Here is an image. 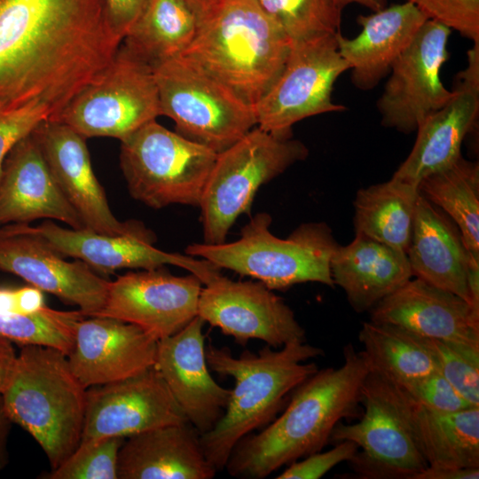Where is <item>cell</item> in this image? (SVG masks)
Here are the masks:
<instances>
[{
    "label": "cell",
    "mask_w": 479,
    "mask_h": 479,
    "mask_svg": "<svg viewBox=\"0 0 479 479\" xmlns=\"http://www.w3.org/2000/svg\"><path fill=\"white\" fill-rule=\"evenodd\" d=\"M358 451V447L350 441H342L324 452H317L302 460L289 465L277 479H319L336 465L350 461Z\"/></svg>",
    "instance_id": "cell-40"
},
{
    "label": "cell",
    "mask_w": 479,
    "mask_h": 479,
    "mask_svg": "<svg viewBox=\"0 0 479 479\" xmlns=\"http://www.w3.org/2000/svg\"><path fill=\"white\" fill-rule=\"evenodd\" d=\"M416 6L428 20L479 43V0H403Z\"/></svg>",
    "instance_id": "cell-38"
},
{
    "label": "cell",
    "mask_w": 479,
    "mask_h": 479,
    "mask_svg": "<svg viewBox=\"0 0 479 479\" xmlns=\"http://www.w3.org/2000/svg\"><path fill=\"white\" fill-rule=\"evenodd\" d=\"M370 320L420 337L479 346V314L460 296L411 279L370 310Z\"/></svg>",
    "instance_id": "cell-23"
},
{
    "label": "cell",
    "mask_w": 479,
    "mask_h": 479,
    "mask_svg": "<svg viewBox=\"0 0 479 479\" xmlns=\"http://www.w3.org/2000/svg\"><path fill=\"white\" fill-rule=\"evenodd\" d=\"M419 193L459 227L467 249L479 253V164L462 155L418 185Z\"/></svg>",
    "instance_id": "cell-33"
},
{
    "label": "cell",
    "mask_w": 479,
    "mask_h": 479,
    "mask_svg": "<svg viewBox=\"0 0 479 479\" xmlns=\"http://www.w3.org/2000/svg\"><path fill=\"white\" fill-rule=\"evenodd\" d=\"M427 20L416 6L404 2L359 15L362 29L353 38L338 32V52L351 72L352 83L361 90L378 85Z\"/></svg>",
    "instance_id": "cell-25"
},
{
    "label": "cell",
    "mask_w": 479,
    "mask_h": 479,
    "mask_svg": "<svg viewBox=\"0 0 479 479\" xmlns=\"http://www.w3.org/2000/svg\"><path fill=\"white\" fill-rule=\"evenodd\" d=\"M291 45L255 0H216L181 56L254 107L280 74Z\"/></svg>",
    "instance_id": "cell-4"
},
{
    "label": "cell",
    "mask_w": 479,
    "mask_h": 479,
    "mask_svg": "<svg viewBox=\"0 0 479 479\" xmlns=\"http://www.w3.org/2000/svg\"><path fill=\"white\" fill-rule=\"evenodd\" d=\"M84 315L44 306L31 314L0 310V335L13 343L55 348L67 356L74 344L75 326Z\"/></svg>",
    "instance_id": "cell-34"
},
{
    "label": "cell",
    "mask_w": 479,
    "mask_h": 479,
    "mask_svg": "<svg viewBox=\"0 0 479 479\" xmlns=\"http://www.w3.org/2000/svg\"><path fill=\"white\" fill-rule=\"evenodd\" d=\"M30 229L64 257L81 260L96 272L175 265L197 276L203 285L220 274V269L206 260L156 248L153 232L137 221L128 232L116 235L65 228L51 220Z\"/></svg>",
    "instance_id": "cell-16"
},
{
    "label": "cell",
    "mask_w": 479,
    "mask_h": 479,
    "mask_svg": "<svg viewBox=\"0 0 479 479\" xmlns=\"http://www.w3.org/2000/svg\"><path fill=\"white\" fill-rule=\"evenodd\" d=\"M194 12L198 20L204 17L215 5L216 0H185Z\"/></svg>",
    "instance_id": "cell-48"
},
{
    "label": "cell",
    "mask_w": 479,
    "mask_h": 479,
    "mask_svg": "<svg viewBox=\"0 0 479 479\" xmlns=\"http://www.w3.org/2000/svg\"><path fill=\"white\" fill-rule=\"evenodd\" d=\"M451 32L444 25L427 20L396 59L377 100L382 126L409 134L451 99L453 91L441 80V69L449 58Z\"/></svg>",
    "instance_id": "cell-13"
},
{
    "label": "cell",
    "mask_w": 479,
    "mask_h": 479,
    "mask_svg": "<svg viewBox=\"0 0 479 479\" xmlns=\"http://www.w3.org/2000/svg\"><path fill=\"white\" fill-rule=\"evenodd\" d=\"M271 224L268 213H257L241 228L239 240L221 244L193 243L186 247L185 254L219 269L252 277L271 290L306 282L335 287L330 260L338 243L327 224H302L287 239L273 235Z\"/></svg>",
    "instance_id": "cell-6"
},
{
    "label": "cell",
    "mask_w": 479,
    "mask_h": 479,
    "mask_svg": "<svg viewBox=\"0 0 479 479\" xmlns=\"http://www.w3.org/2000/svg\"><path fill=\"white\" fill-rule=\"evenodd\" d=\"M330 271L357 313L369 311L412 278L405 252L359 234L348 245H338Z\"/></svg>",
    "instance_id": "cell-28"
},
{
    "label": "cell",
    "mask_w": 479,
    "mask_h": 479,
    "mask_svg": "<svg viewBox=\"0 0 479 479\" xmlns=\"http://www.w3.org/2000/svg\"><path fill=\"white\" fill-rule=\"evenodd\" d=\"M11 380L2 392L12 421L40 445L51 469L82 440L87 389L71 370L67 356L43 345H22Z\"/></svg>",
    "instance_id": "cell-5"
},
{
    "label": "cell",
    "mask_w": 479,
    "mask_h": 479,
    "mask_svg": "<svg viewBox=\"0 0 479 479\" xmlns=\"http://www.w3.org/2000/svg\"><path fill=\"white\" fill-rule=\"evenodd\" d=\"M205 352L210 371L234 380L223 417L200 435L204 454L221 471L238 442L272 421L288 395L318 370L308 361L324 352L305 342L279 349L266 345L257 353L246 349L240 357H234L227 347L208 343Z\"/></svg>",
    "instance_id": "cell-3"
},
{
    "label": "cell",
    "mask_w": 479,
    "mask_h": 479,
    "mask_svg": "<svg viewBox=\"0 0 479 479\" xmlns=\"http://www.w3.org/2000/svg\"><path fill=\"white\" fill-rule=\"evenodd\" d=\"M149 0H104L109 20L123 39Z\"/></svg>",
    "instance_id": "cell-42"
},
{
    "label": "cell",
    "mask_w": 479,
    "mask_h": 479,
    "mask_svg": "<svg viewBox=\"0 0 479 479\" xmlns=\"http://www.w3.org/2000/svg\"><path fill=\"white\" fill-rule=\"evenodd\" d=\"M358 340L370 369L400 388L439 372L427 340L397 326L364 322Z\"/></svg>",
    "instance_id": "cell-32"
},
{
    "label": "cell",
    "mask_w": 479,
    "mask_h": 479,
    "mask_svg": "<svg viewBox=\"0 0 479 479\" xmlns=\"http://www.w3.org/2000/svg\"><path fill=\"white\" fill-rule=\"evenodd\" d=\"M197 25L198 19L185 0H149L122 43L154 68L187 49Z\"/></svg>",
    "instance_id": "cell-31"
},
{
    "label": "cell",
    "mask_w": 479,
    "mask_h": 479,
    "mask_svg": "<svg viewBox=\"0 0 479 479\" xmlns=\"http://www.w3.org/2000/svg\"><path fill=\"white\" fill-rule=\"evenodd\" d=\"M202 285L194 274L175 276L165 266L130 271L110 281L106 302L95 316L134 324L159 341L197 316Z\"/></svg>",
    "instance_id": "cell-17"
},
{
    "label": "cell",
    "mask_w": 479,
    "mask_h": 479,
    "mask_svg": "<svg viewBox=\"0 0 479 479\" xmlns=\"http://www.w3.org/2000/svg\"><path fill=\"white\" fill-rule=\"evenodd\" d=\"M406 255L412 277L470 303L467 283L468 251L462 234L444 211L420 194Z\"/></svg>",
    "instance_id": "cell-27"
},
{
    "label": "cell",
    "mask_w": 479,
    "mask_h": 479,
    "mask_svg": "<svg viewBox=\"0 0 479 479\" xmlns=\"http://www.w3.org/2000/svg\"><path fill=\"white\" fill-rule=\"evenodd\" d=\"M12 424V421L5 411L3 396L2 393H0V471L3 470L9 462L7 443Z\"/></svg>",
    "instance_id": "cell-46"
},
{
    "label": "cell",
    "mask_w": 479,
    "mask_h": 479,
    "mask_svg": "<svg viewBox=\"0 0 479 479\" xmlns=\"http://www.w3.org/2000/svg\"><path fill=\"white\" fill-rule=\"evenodd\" d=\"M458 78L451 99L419 123L413 147L393 177L418 186L461 156L463 140L479 113V43L468 51L467 66Z\"/></svg>",
    "instance_id": "cell-20"
},
{
    "label": "cell",
    "mask_w": 479,
    "mask_h": 479,
    "mask_svg": "<svg viewBox=\"0 0 479 479\" xmlns=\"http://www.w3.org/2000/svg\"><path fill=\"white\" fill-rule=\"evenodd\" d=\"M334 5L341 12L352 4H357L365 6L373 12H377L387 6V0H332Z\"/></svg>",
    "instance_id": "cell-47"
},
{
    "label": "cell",
    "mask_w": 479,
    "mask_h": 479,
    "mask_svg": "<svg viewBox=\"0 0 479 479\" xmlns=\"http://www.w3.org/2000/svg\"><path fill=\"white\" fill-rule=\"evenodd\" d=\"M48 119L42 108L34 106L0 111V175L12 149Z\"/></svg>",
    "instance_id": "cell-41"
},
{
    "label": "cell",
    "mask_w": 479,
    "mask_h": 479,
    "mask_svg": "<svg viewBox=\"0 0 479 479\" xmlns=\"http://www.w3.org/2000/svg\"><path fill=\"white\" fill-rule=\"evenodd\" d=\"M308 154L300 140L257 126L217 153L199 205L203 243L225 242L237 218L249 213L258 189Z\"/></svg>",
    "instance_id": "cell-7"
},
{
    "label": "cell",
    "mask_w": 479,
    "mask_h": 479,
    "mask_svg": "<svg viewBox=\"0 0 479 479\" xmlns=\"http://www.w3.org/2000/svg\"><path fill=\"white\" fill-rule=\"evenodd\" d=\"M467 283L470 304L474 311L479 314V253L468 251Z\"/></svg>",
    "instance_id": "cell-45"
},
{
    "label": "cell",
    "mask_w": 479,
    "mask_h": 479,
    "mask_svg": "<svg viewBox=\"0 0 479 479\" xmlns=\"http://www.w3.org/2000/svg\"><path fill=\"white\" fill-rule=\"evenodd\" d=\"M158 340L117 318L84 316L75 326L67 356L72 372L86 388L136 376L155 366Z\"/></svg>",
    "instance_id": "cell-19"
},
{
    "label": "cell",
    "mask_w": 479,
    "mask_h": 479,
    "mask_svg": "<svg viewBox=\"0 0 479 479\" xmlns=\"http://www.w3.org/2000/svg\"><path fill=\"white\" fill-rule=\"evenodd\" d=\"M0 271L77 306L84 316L101 310L110 283L82 261H67L27 224L0 226Z\"/></svg>",
    "instance_id": "cell-15"
},
{
    "label": "cell",
    "mask_w": 479,
    "mask_h": 479,
    "mask_svg": "<svg viewBox=\"0 0 479 479\" xmlns=\"http://www.w3.org/2000/svg\"><path fill=\"white\" fill-rule=\"evenodd\" d=\"M55 219L73 229L83 224L57 185L32 134L6 156L0 175V226Z\"/></svg>",
    "instance_id": "cell-24"
},
{
    "label": "cell",
    "mask_w": 479,
    "mask_h": 479,
    "mask_svg": "<svg viewBox=\"0 0 479 479\" xmlns=\"http://www.w3.org/2000/svg\"><path fill=\"white\" fill-rule=\"evenodd\" d=\"M161 115L153 68L122 43L106 67L81 90L54 122L88 137L121 141Z\"/></svg>",
    "instance_id": "cell-11"
},
{
    "label": "cell",
    "mask_w": 479,
    "mask_h": 479,
    "mask_svg": "<svg viewBox=\"0 0 479 479\" xmlns=\"http://www.w3.org/2000/svg\"><path fill=\"white\" fill-rule=\"evenodd\" d=\"M336 34L292 43L280 74L254 106L257 127L292 136L293 125L303 119L346 110L332 99L336 80L348 70Z\"/></svg>",
    "instance_id": "cell-12"
},
{
    "label": "cell",
    "mask_w": 479,
    "mask_h": 479,
    "mask_svg": "<svg viewBox=\"0 0 479 479\" xmlns=\"http://www.w3.org/2000/svg\"><path fill=\"white\" fill-rule=\"evenodd\" d=\"M62 193L80 216L84 229L116 235L136 221H119L90 161L86 138L69 126L43 122L32 133Z\"/></svg>",
    "instance_id": "cell-22"
},
{
    "label": "cell",
    "mask_w": 479,
    "mask_h": 479,
    "mask_svg": "<svg viewBox=\"0 0 479 479\" xmlns=\"http://www.w3.org/2000/svg\"><path fill=\"white\" fill-rule=\"evenodd\" d=\"M415 403L438 412H455L471 406L443 376L434 373L401 388Z\"/></svg>",
    "instance_id": "cell-39"
},
{
    "label": "cell",
    "mask_w": 479,
    "mask_h": 479,
    "mask_svg": "<svg viewBox=\"0 0 479 479\" xmlns=\"http://www.w3.org/2000/svg\"><path fill=\"white\" fill-rule=\"evenodd\" d=\"M364 412L352 424L339 422L329 443L353 442L358 451L349 461L365 479H415L428 465L420 448L405 392L371 370L361 389Z\"/></svg>",
    "instance_id": "cell-8"
},
{
    "label": "cell",
    "mask_w": 479,
    "mask_h": 479,
    "mask_svg": "<svg viewBox=\"0 0 479 479\" xmlns=\"http://www.w3.org/2000/svg\"><path fill=\"white\" fill-rule=\"evenodd\" d=\"M204 323L196 316L177 333L159 340L155 364L187 420L200 435L221 420L231 397V389L211 376Z\"/></svg>",
    "instance_id": "cell-21"
},
{
    "label": "cell",
    "mask_w": 479,
    "mask_h": 479,
    "mask_svg": "<svg viewBox=\"0 0 479 479\" xmlns=\"http://www.w3.org/2000/svg\"><path fill=\"white\" fill-rule=\"evenodd\" d=\"M17 356L13 342L0 335V393L4 390L11 380Z\"/></svg>",
    "instance_id": "cell-43"
},
{
    "label": "cell",
    "mask_w": 479,
    "mask_h": 479,
    "mask_svg": "<svg viewBox=\"0 0 479 479\" xmlns=\"http://www.w3.org/2000/svg\"><path fill=\"white\" fill-rule=\"evenodd\" d=\"M122 43L104 0H0V111L34 106L54 121Z\"/></svg>",
    "instance_id": "cell-1"
},
{
    "label": "cell",
    "mask_w": 479,
    "mask_h": 479,
    "mask_svg": "<svg viewBox=\"0 0 479 479\" xmlns=\"http://www.w3.org/2000/svg\"><path fill=\"white\" fill-rule=\"evenodd\" d=\"M292 43L340 32L342 12L332 0H255Z\"/></svg>",
    "instance_id": "cell-35"
},
{
    "label": "cell",
    "mask_w": 479,
    "mask_h": 479,
    "mask_svg": "<svg viewBox=\"0 0 479 479\" xmlns=\"http://www.w3.org/2000/svg\"><path fill=\"white\" fill-rule=\"evenodd\" d=\"M425 339L439 372L471 406L479 407V346Z\"/></svg>",
    "instance_id": "cell-37"
},
{
    "label": "cell",
    "mask_w": 479,
    "mask_h": 479,
    "mask_svg": "<svg viewBox=\"0 0 479 479\" xmlns=\"http://www.w3.org/2000/svg\"><path fill=\"white\" fill-rule=\"evenodd\" d=\"M125 438L82 440L74 452L46 479H118V454Z\"/></svg>",
    "instance_id": "cell-36"
},
{
    "label": "cell",
    "mask_w": 479,
    "mask_h": 479,
    "mask_svg": "<svg viewBox=\"0 0 479 479\" xmlns=\"http://www.w3.org/2000/svg\"><path fill=\"white\" fill-rule=\"evenodd\" d=\"M369 372L363 351L346 345L340 366L318 369L292 392L279 417L238 442L224 467L228 474L263 479L283 466L322 451L342 419L360 416L361 389Z\"/></svg>",
    "instance_id": "cell-2"
},
{
    "label": "cell",
    "mask_w": 479,
    "mask_h": 479,
    "mask_svg": "<svg viewBox=\"0 0 479 479\" xmlns=\"http://www.w3.org/2000/svg\"><path fill=\"white\" fill-rule=\"evenodd\" d=\"M186 421L185 413L154 366L122 381L87 389L82 440L127 438Z\"/></svg>",
    "instance_id": "cell-18"
},
{
    "label": "cell",
    "mask_w": 479,
    "mask_h": 479,
    "mask_svg": "<svg viewBox=\"0 0 479 479\" xmlns=\"http://www.w3.org/2000/svg\"><path fill=\"white\" fill-rule=\"evenodd\" d=\"M153 73L161 114L183 137L219 153L256 126L252 106L181 55Z\"/></svg>",
    "instance_id": "cell-10"
},
{
    "label": "cell",
    "mask_w": 479,
    "mask_h": 479,
    "mask_svg": "<svg viewBox=\"0 0 479 479\" xmlns=\"http://www.w3.org/2000/svg\"><path fill=\"white\" fill-rule=\"evenodd\" d=\"M197 316L241 345L256 339L279 349L306 340L292 309L260 281H234L219 274L201 288Z\"/></svg>",
    "instance_id": "cell-14"
},
{
    "label": "cell",
    "mask_w": 479,
    "mask_h": 479,
    "mask_svg": "<svg viewBox=\"0 0 479 479\" xmlns=\"http://www.w3.org/2000/svg\"><path fill=\"white\" fill-rule=\"evenodd\" d=\"M479 467H430L420 473L415 479H478Z\"/></svg>",
    "instance_id": "cell-44"
},
{
    "label": "cell",
    "mask_w": 479,
    "mask_h": 479,
    "mask_svg": "<svg viewBox=\"0 0 479 479\" xmlns=\"http://www.w3.org/2000/svg\"><path fill=\"white\" fill-rule=\"evenodd\" d=\"M121 143L120 165L133 199L157 209L200 205L216 152L156 120Z\"/></svg>",
    "instance_id": "cell-9"
},
{
    "label": "cell",
    "mask_w": 479,
    "mask_h": 479,
    "mask_svg": "<svg viewBox=\"0 0 479 479\" xmlns=\"http://www.w3.org/2000/svg\"><path fill=\"white\" fill-rule=\"evenodd\" d=\"M127 438L118 454V479H212L217 472L189 421Z\"/></svg>",
    "instance_id": "cell-26"
},
{
    "label": "cell",
    "mask_w": 479,
    "mask_h": 479,
    "mask_svg": "<svg viewBox=\"0 0 479 479\" xmlns=\"http://www.w3.org/2000/svg\"><path fill=\"white\" fill-rule=\"evenodd\" d=\"M419 195L417 185L393 177L359 189L353 202L355 234L406 253Z\"/></svg>",
    "instance_id": "cell-29"
},
{
    "label": "cell",
    "mask_w": 479,
    "mask_h": 479,
    "mask_svg": "<svg viewBox=\"0 0 479 479\" xmlns=\"http://www.w3.org/2000/svg\"><path fill=\"white\" fill-rule=\"evenodd\" d=\"M408 398L428 467H479V407L438 412Z\"/></svg>",
    "instance_id": "cell-30"
}]
</instances>
